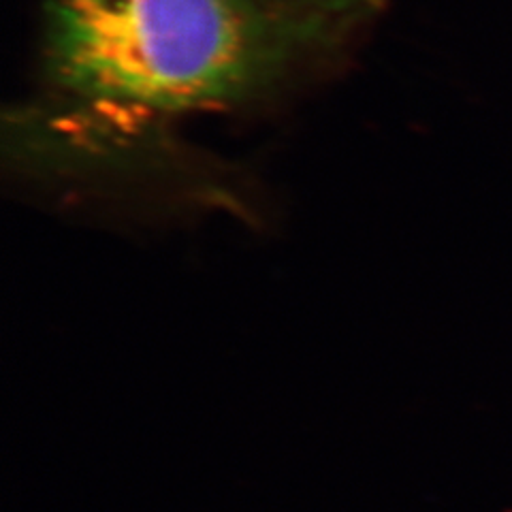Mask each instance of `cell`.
Returning a JSON list of instances; mask_svg holds the SVG:
<instances>
[{
  "instance_id": "obj_1",
  "label": "cell",
  "mask_w": 512,
  "mask_h": 512,
  "mask_svg": "<svg viewBox=\"0 0 512 512\" xmlns=\"http://www.w3.org/2000/svg\"><path fill=\"white\" fill-rule=\"evenodd\" d=\"M382 0H47L45 82L107 111L231 109L338 64Z\"/></svg>"
}]
</instances>
